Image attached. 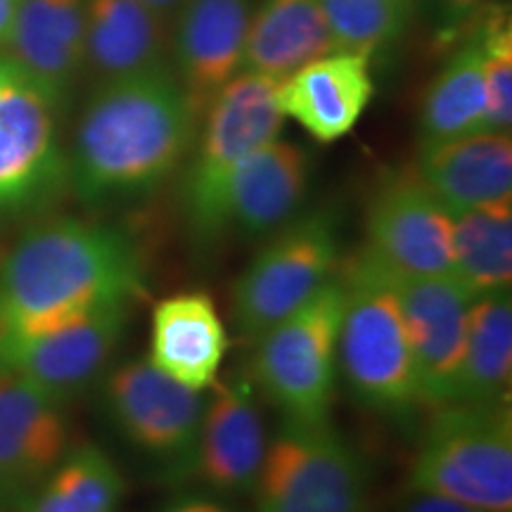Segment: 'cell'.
<instances>
[{"label":"cell","mask_w":512,"mask_h":512,"mask_svg":"<svg viewBox=\"0 0 512 512\" xmlns=\"http://www.w3.org/2000/svg\"><path fill=\"white\" fill-rule=\"evenodd\" d=\"M344 304L347 287L335 271L299 309L256 337L252 382L285 420H330Z\"/></svg>","instance_id":"8992f818"},{"label":"cell","mask_w":512,"mask_h":512,"mask_svg":"<svg viewBox=\"0 0 512 512\" xmlns=\"http://www.w3.org/2000/svg\"><path fill=\"white\" fill-rule=\"evenodd\" d=\"M86 67L98 83L171 69L169 19L140 0H83Z\"/></svg>","instance_id":"44dd1931"},{"label":"cell","mask_w":512,"mask_h":512,"mask_svg":"<svg viewBox=\"0 0 512 512\" xmlns=\"http://www.w3.org/2000/svg\"><path fill=\"white\" fill-rule=\"evenodd\" d=\"M486 131V81L479 29L453 50L427 86L420 107V147Z\"/></svg>","instance_id":"cb8c5ba5"},{"label":"cell","mask_w":512,"mask_h":512,"mask_svg":"<svg viewBox=\"0 0 512 512\" xmlns=\"http://www.w3.org/2000/svg\"><path fill=\"white\" fill-rule=\"evenodd\" d=\"M396 512H484L465 505L453 498L432 494V491H420V489H408V494L401 498L399 510Z\"/></svg>","instance_id":"4dcf8cb0"},{"label":"cell","mask_w":512,"mask_h":512,"mask_svg":"<svg viewBox=\"0 0 512 512\" xmlns=\"http://www.w3.org/2000/svg\"><path fill=\"white\" fill-rule=\"evenodd\" d=\"M408 489L432 491L484 512H512L510 403L453 401L434 408Z\"/></svg>","instance_id":"5b68a950"},{"label":"cell","mask_w":512,"mask_h":512,"mask_svg":"<svg viewBox=\"0 0 512 512\" xmlns=\"http://www.w3.org/2000/svg\"><path fill=\"white\" fill-rule=\"evenodd\" d=\"M126 482L100 446L72 448L24 505V512H117Z\"/></svg>","instance_id":"4316f807"},{"label":"cell","mask_w":512,"mask_h":512,"mask_svg":"<svg viewBox=\"0 0 512 512\" xmlns=\"http://www.w3.org/2000/svg\"><path fill=\"white\" fill-rule=\"evenodd\" d=\"M145 294L143 252L124 228L76 216L38 219L0 259V342Z\"/></svg>","instance_id":"7a4b0ae2"},{"label":"cell","mask_w":512,"mask_h":512,"mask_svg":"<svg viewBox=\"0 0 512 512\" xmlns=\"http://www.w3.org/2000/svg\"><path fill=\"white\" fill-rule=\"evenodd\" d=\"M62 403L0 370V510L24 508L69 448Z\"/></svg>","instance_id":"9a60e30c"},{"label":"cell","mask_w":512,"mask_h":512,"mask_svg":"<svg viewBox=\"0 0 512 512\" xmlns=\"http://www.w3.org/2000/svg\"><path fill=\"white\" fill-rule=\"evenodd\" d=\"M339 266V228L328 209L309 211L268 235L230 290L242 337L256 339L299 309Z\"/></svg>","instance_id":"ba28073f"},{"label":"cell","mask_w":512,"mask_h":512,"mask_svg":"<svg viewBox=\"0 0 512 512\" xmlns=\"http://www.w3.org/2000/svg\"><path fill=\"white\" fill-rule=\"evenodd\" d=\"M335 50L320 0H261L249 22L240 72L280 83Z\"/></svg>","instance_id":"603a6c76"},{"label":"cell","mask_w":512,"mask_h":512,"mask_svg":"<svg viewBox=\"0 0 512 512\" xmlns=\"http://www.w3.org/2000/svg\"><path fill=\"white\" fill-rule=\"evenodd\" d=\"M19 3H22V0H0V46H3L5 38L10 34Z\"/></svg>","instance_id":"d6a6232c"},{"label":"cell","mask_w":512,"mask_h":512,"mask_svg":"<svg viewBox=\"0 0 512 512\" xmlns=\"http://www.w3.org/2000/svg\"><path fill=\"white\" fill-rule=\"evenodd\" d=\"M337 50L373 55L403 36L418 0H320Z\"/></svg>","instance_id":"83f0119b"},{"label":"cell","mask_w":512,"mask_h":512,"mask_svg":"<svg viewBox=\"0 0 512 512\" xmlns=\"http://www.w3.org/2000/svg\"><path fill=\"white\" fill-rule=\"evenodd\" d=\"M155 512H238L233 505L207 491H181L164 501Z\"/></svg>","instance_id":"1f68e13d"},{"label":"cell","mask_w":512,"mask_h":512,"mask_svg":"<svg viewBox=\"0 0 512 512\" xmlns=\"http://www.w3.org/2000/svg\"><path fill=\"white\" fill-rule=\"evenodd\" d=\"M283 124L278 83L259 74L240 72L209 102L183 183V219L197 252L214 249L226 238L230 178L256 147L280 138Z\"/></svg>","instance_id":"277c9868"},{"label":"cell","mask_w":512,"mask_h":512,"mask_svg":"<svg viewBox=\"0 0 512 512\" xmlns=\"http://www.w3.org/2000/svg\"><path fill=\"white\" fill-rule=\"evenodd\" d=\"M83 0H22L0 53L64 112L86 67Z\"/></svg>","instance_id":"ac0fdd59"},{"label":"cell","mask_w":512,"mask_h":512,"mask_svg":"<svg viewBox=\"0 0 512 512\" xmlns=\"http://www.w3.org/2000/svg\"><path fill=\"white\" fill-rule=\"evenodd\" d=\"M211 389L181 482L190 479L211 496H247L268 448L254 382L247 375H230L223 382L216 380Z\"/></svg>","instance_id":"5bb4252c"},{"label":"cell","mask_w":512,"mask_h":512,"mask_svg":"<svg viewBox=\"0 0 512 512\" xmlns=\"http://www.w3.org/2000/svg\"><path fill=\"white\" fill-rule=\"evenodd\" d=\"M453 275L475 297L510 290L512 197L456 214L453 219Z\"/></svg>","instance_id":"484cf974"},{"label":"cell","mask_w":512,"mask_h":512,"mask_svg":"<svg viewBox=\"0 0 512 512\" xmlns=\"http://www.w3.org/2000/svg\"><path fill=\"white\" fill-rule=\"evenodd\" d=\"M486 81V131L510 133L512 124V27L510 15L491 10L477 24Z\"/></svg>","instance_id":"f1b7e54d"},{"label":"cell","mask_w":512,"mask_h":512,"mask_svg":"<svg viewBox=\"0 0 512 512\" xmlns=\"http://www.w3.org/2000/svg\"><path fill=\"white\" fill-rule=\"evenodd\" d=\"M62 110L0 53V221L27 219L67 188Z\"/></svg>","instance_id":"9c48e42d"},{"label":"cell","mask_w":512,"mask_h":512,"mask_svg":"<svg viewBox=\"0 0 512 512\" xmlns=\"http://www.w3.org/2000/svg\"><path fill=\"white\" fill-rule=\"evenodd\" d=\"M131 306L112 302L36 337L0 342V370L17 373L64 406L110 370L131 323Z\"/></svg>","instance_id":"8fae6325"},{"label":"cell","mask_w":512,"mask_h":512,"mask_svg":"<svg viewBox=\"0 0 512 512\" xmlns=\"http://www.w3.org/2000/svg\"><path fill=\"white\" fill-rule=\"evenodd\" d=\"M512 302L510 290L472 299L456 401L510 403Z\"/></svg>","instance_id":"d4e9b609"},{"label":"cell","mask_w":512,"mask_h":512,"mask_svg":"<svg viewBox=\"0 0 512 512\" xmlns=\"http://www.w3.org/2000/svg\"><path fill=\"white\" fill-rule=\"evenodd\" d=\"M418 174L453 216L512 197V138L505 131L420 147Z\"/></svg>","instance_id":"7402d4cb"},{"label":"cell","mask_w":512,"mask_h":512,"mask_svg":"<svg viewBox=\"0 0 512 512\" xmlns=\"http://www.w3.org/2000/svg\"><path fill=\"white\" fill-rule=\"evenodd\" d=\"M309 178L311 159L302 145L275 138L256 147L230 178L226 233L266 240L297 216Z\"/></svg>","instance_id":"e0dca14e"},{"label":"cell","mask_w":512,"mask_h":512,"mask_svg":"<svg viewBox=\"0 0 512 512\" xmlns=\"http://www.w3.org/2000/svg\"><path fill=\"white\" fill-rule=\"evenodd\" d=\"M200 117L171 69L95 86L67 155V185L83 207L147 200L195 145Z\"/></svg>","instance_id":"6da1fadb"},{"label":"cell","mask_w":512,"mask_h":512,"mask_svg":"<svg viewBox=\"0 0 512 512\" xmlns=\"http://www.w3.org/2000/svg\"><path fill=\"white\" fill-rule=\"evenodd\" d=\"M486 0H432L434 19H437L439 31L444 36H453L463 29L472 17L479 15Z\"/></svg>","instance_id":"f546056e"},{"label":"cell","mask_w":512,"mask_h":512,"mask_svg":"<svg viewBox=\"0 0 512 512\" xmlns=\"http://www.w3.org/2000/svg\"><path fill=\"white\" fill-rule=\"evenodd\" d=\"M140 3L147 5V8H152L155 12H159L162 17H174L178 8L185 3V0H140Z\"/></svg>","instance_id":"836d02e7"},{"label":"cell","mask_w":512,"mask_h":512,"mask_svg":"<svg viewBox=\"0 0 512 512\" xmlns=\"http://www.w3.org/2000/svg\"><path fill=\"white\" fill-rule=\"evenodd\" d=\"M453 219L415 166L389 171L370 195L366 247L399 275H448Z\"/></svg>","instance_id":"7c38bea8"},{"label":"cell","mask_w":512,"mask_h":512,"mask_svg":"<svg viewBox=\"0 0 512 512\" xmlns=\"http://www.w3.org/2000/svg\"><path fill=\"white\" fill-rule=\"evenodd\" d=\"M370 491L368 460L330 420H285L249 496L254 512H370Z\"/></svg>","instance_id":"52a82bcc"},{"label":"cell","mask_w":512,"mask_h":512,"mask_svg":"<svg viewBox=\"0 0 512 512\" xmlns=\"http://www.w3.org/2000/svg\"><path fill=\"white\" fill-rule=\"evenodd\" d=\"M228 349V330L209 294H174L152 311L147 361L171 380L209 392L219 380Z\"/></svg>","instance_id":"ffe728a7"},{"label":"cell","mask_w":512,"mask_h":512,"mask_svg":"<svg viewBox=\"0 0 512 512\" xmlns=\"http://www.w3.org/2000/svg\"><path fill=\"white\" fill-rule=\"evenodd\" d=\"M254 0H185L171 29V72L202 119L209 102L240 74Z\"/></svg>","instance_id":"2e32d148"},{"label":"cell","mask_w":512,"mask_h":512,"mask_svg":"<svg viewBox=\"0 0 512 512\" xmlns=\"http://www.w3.org/2000/svg\"><path fill=\"white\" fill-rule=\"evenodd\" d=\"M337 271L347 287L337 375H342L358 406L382 418H406L420 406V394L394 271L366 245Z\"/></svg>","instance_id":"3957f363"},{"label":"cell","mask_w":512,"mask_h":512,"mask_svg":"<svg viewBox=\"0 0 512 512\" xmlns=\"http://www.w3.org/2000/svg\"><path fill=\"white\" fill-rule=\"evenodd\" d=\"M399 304L411 337L420 406L456 401L463 368L467 320L475 294L448 275L394 273Z\"/></svg>","instance_id":"4fadbf2b"},{"label":"cell","mask_w":512,"mask_h":512,"mask_svg":"<svg viewBox=\"0 0 512 512\" xmlns=\"http://www.w3.org/2000/svg\"><path fill=\"white\" fill-rule=\"evenodd\" d=\"M370 55L335 50L278 83V105L318 143H335L354 131L373 100Z\"/></svg>","instance_id":"d6986e66"},{"label":"cell","mask_w":512,"mask_h":512,"mask_svg":"<svg viewBox=\"0 0 512 512\" xmlns=\"http://www.w3.org/2000/svg\"><path fill=\"white\" fill-rule=\"evenodd\" d=\"M102 406L133 451L181 479L200 434L207 392L171 380L150 361L131 358L102 377Z\"/></svg>","instance_id":"30bf717a"}]
</instances>
